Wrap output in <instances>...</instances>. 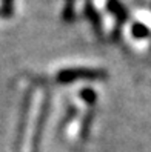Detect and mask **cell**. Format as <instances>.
Instances as JSON below:
<instances>
[{
    "label": "cell",
    "mask_w": 151,
    "mask_h": 152,
    "mask_svg": "<svg viewBox=\"0 0 151 152\" xmlns=\"http://www.w3.org/2000/svg\"><path fill=\"white\" fill-rule=\"evenodd\" d=\"M106 77V71L103 69H96V68H69V69H62L57 74V82L59 83H74L80 80H100Z\"/></svg>",
    "instance_id": "1"
},
{
    "label": "cell",
    "mask_w": 151,
    "mask_h": 152,
    "mask_svg": "<svg viewBox=\"0 0 151 152\" xmlns=\"http://www.w3.org/2000/svg\"><path fill=\"white\" fill-rule=\"evenodd\" d=\"M31 98H32V92L26 91L25 97H23V102H22V108H20V117H19V124H17V134H15L13 152H22L26 126H28V114H29V108H31Z\"/></svg>",
    "instance_id": "2"
},
{
    "label": "cell",
    "mask_w": 151,
    "mask_h": 152,
    "mask_svg": "<svg viewBox=\"0 0 151 152\" xmlns=\"http://www.w3.org/2000/svg\"><path fill=\"white\" fill-rule=\"evenodd\" d=\"M48 112H49V95L46 94L45 100L42 103V108L37 117V123H35V129H34V135H32V146H31V152H39L40 151V141H42V135L45 131V123L48 118Z\"/></svg>",
    "instance_id": "3"
},
{
    "label": "cell",
    "mask_w": 151,
    "mask_h": 152,
    "mask_svg": "<svg viewBox=\"0 0 151 152\" xmlns=\"http://www.w3.org/2000/svg\"><path fill=\"white\" fill-rule=\"evenodd\" d=\"M85 14H86L88 19H90V22L93 23L96 32H97V34H102V22H100V15H99V12H97L96 8L93 6L91 2H86V5H85Z\"/></svg>",
    "instance_id": "4"
},
{
    "label": "cell",
    "mask_w": 151,
    "mask_h": 152,
    "mask_svg": "<svg viewBox=\"0 0 151 152\" xmlns=\"http://www.w3.org/2000/svg\"><path fill=\"white\" fill-rule=\"evenodd\" d=\"M106 10H108L111 14L116 15V19L119 22H127L128 12L125 11V6H122L120 2H117V0H108V3H106Z\"/></svg>",
    "instance_id": "5"
},
{
    "label": "cell",
    "mask_w": 151,
    "mask_h": 152,
    "mask_svg": "<svg viewBox=\"0 0 151 152\" xmlns=\"http://www.w3.org/2000/svg\"><path fill=\"white\" fill-rule=\"evenodd\" d=\"M131 32H133V35H134L136 39H145V37H148V35H150L148 26H145L144 23H140V22H137V23L133 25Z\"/></svg>",
    "instance_id": "6"
},
{
    "label": "cell",
    "mask_w": 151,
    "mask_h": 152,
    "mask_svg": "<svg viewBox=\"0 0 151 152\" xmlns=\"http://www.w3.org/2000/svg\"><path fill=\"white\" fill-rule=\"evenodd\" d=\"M0 12H2L5 17H11L13 12H14V0H2Z\"/></svg>",
    "instance_id": "7"
},
{
    "label": "cell",
    "mask_w": 151,
    "mask_h": 152,
    "mask_svg": "<svg viewBox=\"0 0 151 152\" xmlns=\"http://www.w3.org/2000/svg\"><path fill=\"white\" fill-rule=\"evenodd\" d=\"M80 97L83 98V100H85L88 104H94V103H96V100H97L96 92L93 91V89H86V88L80 91Z\"/></svg>",
    "instance_id": "8"
}]
</instances>
